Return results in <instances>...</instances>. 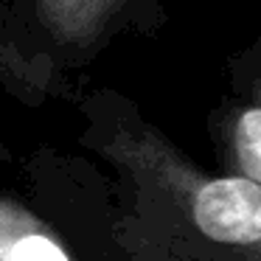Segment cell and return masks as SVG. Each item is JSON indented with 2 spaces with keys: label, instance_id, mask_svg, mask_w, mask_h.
Returning <instances> with one entry per match:
<instances>
[{
  "label": "cell",
  "instance_id": "6da1fadb",
  "mask_svg": "<svg viewBox=\"0 0 261 261\" xmlns=\"http://www.w3.org/2000/svg\"><path fill=\"white\" fill-rule=\"evenodd\" d=\"M194 222L214 242H261V182L250 177H225L199 188Z\"/></svg>",
  "mask_w": 261,
  "mask_h": 261
},
{
  "label": "cell",
  "instance_id": "3957f363",
  "mask_svg": "<svg viewBox=\"0 0 261 261\" xmlns=\"http://www.w3.org/2000/svg\"><path fill=\"white\" fill-rule=\"evenodd\" d=\"M0 261H68V255L42 233H25L0 247Z\"/></svg>",
  "mask_w": 261,
  "mask_h": 261
},
{
  "label": "cell",
  "instance_id": "7a4b0ae2",
  "mask_svg": "<svg viewBox=\"0 0 261 261\" xmlns=\"http://www.w3.org/2000/svg\"><path fill=\"white\" fill-rule=\"evenodd\" d=\"M236 152L244 174L261 182V110H247L236 126Z\"/></svg>",
  "mask_w": 261,
  "mask_h": 261
}]
</instances>
